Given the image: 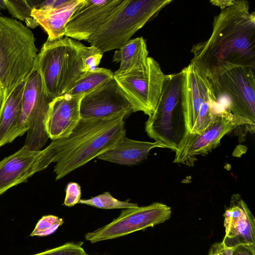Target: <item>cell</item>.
Returning a JSON list of instances; mask_svg holds the SVG:
<instances>
[{"mask_svg": "<svg viewBox=\"0 0 255 255\" xmlns=\"http://www.w3.org/2000/svg\"><path fill=\"white\" fill-rule=\"evenodd\" d=\"M191 62L207 75L235 67L255 69V15L249 2L234 0L214 16L207 40L194 44Z\"/></svg>", "mask_w": 255, "mask_h": 255, "instance_id": "obj_1", "label": "cell"}, {"mask_svg": "<svg viewBox=\"0 0 255 255\" xmlns=\"http://www.w3.org/2000/svg\"><path fill=\"white\" fill-rule=\"evenodd\" d=\"M124 118L83 119L67 137L52 140L46 147L56 180L63 178L104 152L126 136Z\"/></svg>", "mask_w": 255, "mask_h": 255, "instance_id": "obj_2", "label": "cell"}, {"mask_svg": "<svg viewBox=\"0 0 255 255\" xmlns=\"http://www.w3.org/2000/svg\"><path fill=\"white\" fill-rule=\"evenodd\" d=\"M35 41L31 30L22 23L0 15V83L5 100L35 70Z\"/></svg>", "mask_w": 255, "mask_h": 255, "instance_id": "obj_3", "label": "cell"}, {"mask_svg": "<svg viewBox=\"0 0 255 255\" xmlns=\"http://www.w3.org/2000/svg\"><path fill=\"white\" fill-rule=\"evenodd\" d=\"M85 45L65 36L47 39L37 55L35 69L45 90L53 99L64 95L86 72L83 62Z\"/></svg>", "mask_w": 255, "mask_h": 255, "instance_id": "obj_4", "label": "cell"}, {"mask_svg": "<svg viewBox=\"0 0 255 255\" xmlns=\"http://www.w3.org/2000/svg\"><path fill=\"white\" fill-rule=\"evenodd\" d=\"M172 0H124L107 21L87 41L106 52L120 49Z\"/></svg>", "mask_w": 255, "mask_h": 255, "instance_id": "obj_5", "label": "cell"}, {"mask_svg": "<svg viewBox=\"0 0 255 255\" xmlns=\"http://www.w3.org/2000/svg\"><path fill=\"white\" fill-rule=\"evenodd\" d=\"M182 73L167 75L153 113L145 123L147 135L176 151L187 130L182 103Z\"/></svg>", "mask_w": 255, "mask_h": 255, "instance_id": "obj_6", "label": "cell"}, {"mask_svg": "<svg viewBox=\"0 0 255 255\" xmlns=\"http://www.w3.org/2000/svg\"><path fill=\"white\" fill-rule=\"evenodd\" d=\"M219 104L255 129V69L235 67L207 75Z\"/></svg>", "mask_w": 255, "mask_h": 255, "instance_id": "obj_7", "label": "cell"}, {"mask_svg": "<svg viewBox=\"0 0 255 255\" xmlns=\"http://www.w3.org/2000/svg\"><path fill=\"white\" fill-rule=\"evenodd\" d=\"M52 100L35 69L25 82L19 117L7 137L6 144L27 132L24 145L31 150H41L49 138L45 122Z\"/></svg>", "mask_w": 255, "mask_h": 255, "instance_id": "obj_8", "label": "cell"}, {"mask_svg": "<svg viewBox=\"0 0 255 255\" xmlns=\"http://www.w3.org/2000/svg\"><path fill=\"white\" fill-rule=\"evenodd\" d=\"M167 75L159 64L148 56L140 64L114 77L130 103L132 112L148 117L154 112Z\"/></svg>", "mask_w": 255, "mask_h": 255, "instance_id": "obj_9", "label": "cell"}, {"mask_svg": "<svg viewBox=\"0 0 255 255\" xmlns=\"http://www.w3.org/2000/svg\"><path fill=\"white\" fill-rule=\"evenodd\" d=\"M171 209L155 202L146 206L124 209L111 223L85 235L91 243L112 240L162 223L171 217Z\"/></svg>", "mask_w": 255, "mask_h": 255, "instance_id": "obj_10", "label": "cell"}, {"mask_svg": "<svg viewBox=\"0 0 255 255\" xmlns=\"http://www.w3.org/2000/svg\"><path fill=\"white\" fill-rule=\"evenodd\" d=\"M238 128L255 132L246 121L221 108L206 129L198 133H186L175 151L174 162L187 163L195 156L207 154L220 144L224 135Z\"/></svg>", "mask_w": 255, "mask_h": 255, "instance_id": "obj_11", "label": "cell"}, {"mask_svg": "<svg viewBox=\"0 0 255 255\" xmlns=\"http://www.w3.org/2000/svg\"><path fill=\"white\" fill-rule=\"evenodd\" d=\"M130 103L114 77L86 94L80 105L81 119H126L132 113Z\"/></svg>", "mask_w": 255, "mask_h": 255, "instance_id": "obj_12", "label": "cell"}, {"mask_svg": "<svg viewBox=\"0 0 255 255\" xmlns=\"http://www.w3.org/2000/svg\"><path fill=\"white\" fill-rule=\"evenodd\" d=\"M51 163L45 149L33 150L25 145L4 158L0 161V196Z\"/></svg>", "mask_w": 255, "mask_h": 255, "instance_id": "obj_13", "label": "cell"}, {"mask_svg": "<svg viewBox=\"0 0 255 255\" xmlns=\"http://www.w3.org/2000/svg\"><path fill=\"white\" fill-rule=\"evenodd\" d=\"M124 1L84 0L66 24L65 36L78 40L88 41Z\"/></svg>", "mask_w": 255, "mask_h": 255, "instance_id": "obj_14", "label": "cell"}, {"mask_svg": "<svg viewBox=\"0 0 255 255\" xmlns=\"http://www.w3.org/2000/svg\"><path fill=\"white\" fill-rule=\"evenodd\" d=\"M225 236L224 246H255V219L248 206L238 194H234L224 214Z\"/></svg>", "mask_w": 255, "mask_h": 255, "instance_id": "obj_15", "label": "cell"}, {"mask_svg": "<svg viewBox=\"0 0 255 255\" xmlns=\"http://www.w3.org/2000/svg\"><path fill=\"white\" fill-rule=\"evenodd\" d=\"M83 96L63 95L52 100L45 122L49 138L54 140L71 133L81 120L80 105Z\"/></svg>", "mask_w": 255, "mask_h": 255, "instance_id": "obj_16", "label": "cell"}, {"mask_svg": "<svg viewBox=\"0 0 255 255\" xmlns=\"http://www.w3.org/2000/svg\"><path fill=\"white\" fill-rule=\"evenodd\" d=\"M84 0H61L57 6L44 9L33 8L31 14L48 35V40H54L65 36L66 26L76 9Z\"/></svg>", "mask_w": 255, "mask_h": 255, "instance_id": "obj_17", "label": "cell"}, {"mask_svg": "<svg viewBox=\"0 0 255 255\" xmlns=\"http://www.w3.org/2000/svg\"><path fill=\"white\" fill-rule=\"evenodd\" d=\"M159 147L168 148L167 146L159 142L138 141L125 136L113 148L97 158L120 165H134L145 159L151 149Z\"/></svg>", "mask_w": 255, "mask_h": 255, "instance_id": "obj_18", "label": "cell"}, {"mask_svg": "<svg viewBox=\"0 0 255 255\" xmlns=\"http://www.w3.org/2000/svg\"><path fill=\"white\" fill-rule=\"evenodd\" d=\"M148 57L146 41L142 37L129 40L114 53L113 61L120 62V66L114 75L126 72L143 62Z\"/></svg>", "mask_w": 255, "mask_h": 255, "instance_id": "obj_19", "label": "cell"}, {"mask_svg": "<svg viewBox=\"0 0 255 255\" xmlns=\"http://www.w3.org/2000/svg\"><path fill=\"white\" fill-rule=\"evenodd\" d=\"M25 82L16 87L5 100L0 115V147L6 144L7 137L18 120Z\"/></svg>", "mask_w": 255, "mask_h": 255, "instance_id": "obj_20", "label": "cell"}, {"mask_svg": "<svg viewBox=\"0 0 255 255\" xmlns=\"http://www.w3.org/2000/svg\"><path fill=\"white\" fill-rule=\"evenodd\" d=\"M113 78L114 73L111 70L97 67L86 73L64 95H84Z\"/></svg>", "mask_w": 255, "mask_h": 255, "instance_id": "obj_21", "label": "cell"}, {"mask_svg": "<svg viewBox=\"0 0 255 255\" xmlns=\"http://www.w3.org/2000/svg\"><path fill=\"white\" fill-rule=\"evenodd\" d=\"M78 203L103 209H127L138 207L136 203L120 201L106 192L88 199H80Z\"/></svg>", "mask_w": 255, "mask_h": 255, "instance_id": "obj_22", "label": "cell"}, {"mask_svg": "<svg viewBox=\"0 0 255 255\" xmlns=\"http://www.w3.org/2000/svg\"><path fill=\"white\" fill-rule=\"evenodd\" d=\"M9 13L14 18L25 22L29 28H35L39 25L32 16L33 7L28 0H4Z\"/></svg>", "mask_w": 255, "mask_h": 255, "instance_id": "obj_23", "label": "cell"}, {"mask_svg": "<svg viewBox=\"0 0 255 255\" xmlns=\"http://www.w3.org/2000/svg\"><path fill=\"white\" fill-rule=\"evenodd\" d=\"M64 223L62 218L52 215L43 216L37 223L30 236L44 237L54 233Z\"/></svg>", "mask_w": 255, "mask_h": 255, "instance_id": "obj_24", "label": "cell"}, {"mask_svg": "<svg viewBox=\"0 0 255 255\" xmlns=\"http://www.w3.org/2000/svg\"><path fill=\"white\" fill-rule=\"evenodd\" d=\"M208 255H255V246L238 245L227 247L222 242L213 244Z\"/></svg>", "mask_w": 255, "mask_h": 255, "instance_id": "obj_25", "label": "cell"}, {"mask_svg": "<svg viewBox=\"0 0 255 255\" xmlns=\"http://www.w3.org/2000/svg\"><path fill=\"white\" fill-rule=\"evenodd\" d=\"M83 242H69L59 247L32 255H82L86 252Z\"/></svg>", "mask_w": 255, "mask_h": 255, "instance_id": "obj_26", "label": "cell"}, {"mask_svg": "<svg viewBox=\"0 0 255 255\" xmlns=\"http://www.w3.org/2000/svg\"><path fill=\"white\" fill-rule=\"evenodd\" d=\"M103 53L98 48L94 46H85L83 51V62L86 72L92 71L100 64Z\"/></svg>", "mask_w": 255, "mask_h": 255, "instance_id": "obj_27", "label": "cell"}, {"mask_svg": "<svg viewBox=\"0 0 255 255\" xmlns=\"http://www.w3.org/2000/svg\"><path fill=\"white\" fill-rule=\"evenodd\" d=\"M81 196L80 185L76 182H71L66 188V195L64 204L67 207H72L78 203Z\"/></svg>", "mask_w": 255, "mask_h": 255, "instance_id": "obj_28", "label": "cell"}, {"mask_svg": "<svg viewBox=\"0 0 255 255\" xmlns=\"http://www.w3.org/2000/svg\"><path fill=\"white\" fill-rule=\"evenodd\" d=\"M5 101L4 93L0 83V115Z\"/></svg>", "mask_w": 255, "mask_h": 255, "instance_id": "obj_29", "label": "cell"}, {"mask_svg": "<svg viewBox=\"0 0 255 255\" xmlns=\"http://www.w3.org/2000/svg\"><path fill=\"white\" fill-rule=\"evenodd\" d=\"M5 9H6V6L4 3V0H0V15L1 14V10Z\"/></svg>", "mask_w": 255, "mask_h": 255, "instance_id": "obj_30", "label": "cell"}, {"mask_svg": "<svg viewBox=\"0 0 255 255\" xmlns=\"http://www.w3.org/2000/svg\"><path fill=\"white\" fill-rule=\"evenodd\" d=\"M82 255H91L87 254L86 252H85L84 254H82ZM107 255V254H103V255Z\"/></svg>", "mask_w": 255, "mask_h": 255, "instance_id": "obj_31", "label": "cell"}]
</instances>
